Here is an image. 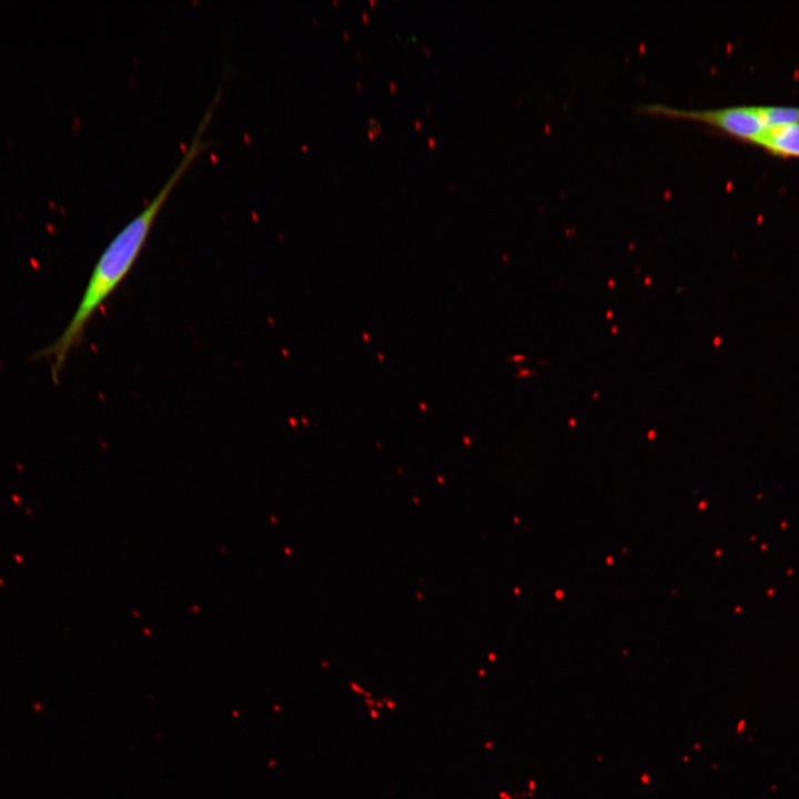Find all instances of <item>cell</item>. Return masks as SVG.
Here are the masks:
<instances>
[{
	"label": "cell",
	"mask_w": 799,
	"mask_h": 799,
	"mask_svg": "<svg viewBox=\"0 0 799 799\" xmlns=\"http://www.w3.org/2000/svg\"><path fill=\"white\" fill-rule=\"evenodd\" d=\"M755 145L777 156L799 159V122L766 128Z\"/></svg>",
	"instance_id": "3"
},
{
	"label": "cell",
	"mask_w": 799,
	"mask_h": 799,
	"mask_svg": "<svg viewBox=\"0 0 799 799\" xmlns=\"http://www.w3.org/2000/svg\"><path fill=\"white\" fill-rule=\"evenodd\" d=\"M208 124V119L201 120L182 159L159 192L118 232L103 250L90 274L79 304L63 332L52 344L37 354V357H45L51 361V373L54 382L58 381L70 352L80 343L83 332L94 313L118 289L135 264L156 216L174 186L192 162L206 148L208 141L203 139V134Z\"/></svg>",
	"instance_id": "1"
},
{
	"label": "cell",
	"mask_w": 799,
	"mask_h": 799,
	"mask_svg": "<svg viewBox=\"0 0 799 799\" xmlns=\"http://www.w3.org/2000/svg\"><path fill=\"white\" fill-rule=\"evenodd\" d=\"M641 113L694 120L707 124L739 141L755 144L768 128L762 105H729L712 109H681L663 103L637 105Z\"/></svg>",
	"instance_id": "2"
}]
</instances>
